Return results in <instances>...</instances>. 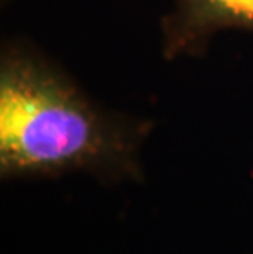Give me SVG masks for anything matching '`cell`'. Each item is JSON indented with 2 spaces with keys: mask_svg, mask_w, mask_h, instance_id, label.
Listing matches in <instances>:
<instances>
[{
  "mask_svg": "<svg viewBox=\"0 0 253 254\" xmlns=\"http://www.w3.org/2000/svg\"><path fill=\"white\" fill-rule=\"evenodd\" d=\"M147 118L94 102L43 53L8 41L0 53V176L73 172L102 182L142 181Z\"/></svg>",
  "mask_w": 253,
  "mask_h": 254,
  "instance_id": "obj_1",
  "label": "cell"
},
{
  "mask_svg": "<svg viewBox=\"0 0 253 254\" xmlns=\"http://www.w3.org/2000/svg\"><path fill=\"white\" fill-rule=\"evenodd\" d=\"M160 28L161 53L168 61L202 55L225 30L253 33V0H173Z\"/></svg>",
  "mask_w": 253,
  "mask_h": 254,
  "instance_id": "obj_2",
  "label": "cell"
}]
</instances>
